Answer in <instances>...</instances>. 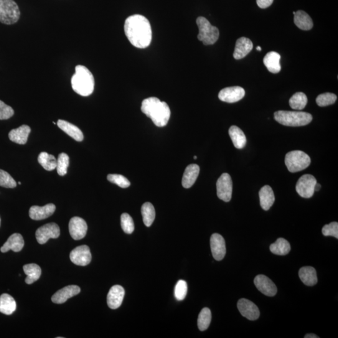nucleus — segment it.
Here are the masks:
<instances>
[{
    "label": "nucleus",
    "mask_w": 338,
    "mask_h": 338,
    "mask_svg": "<svg viewBox=\"0 0 338 338\" xmlns=\"http://www.w3.org/2000/svg\"><path fill=\"white\" fill-rule=\"evenodd\" d=\"M307 103V96L302 92L294 94L289 100V105L294 110H301L305 108Z\"/></svg>",
    "instance_id": "c9c22d12"
},
{
    "label": "nucleus",
    "mask_w": 338,
    "mask_h": 338,
    "mask_svg": "<svg viewBox=\"0 0 338 338\" xmlns=\"http://www.w3.org/2000/svg\"><path fill=\"white\" fill-rule=\"evenodd\" d=\"M295 14H296V12H293V15H295Z\"/></svg>",
    "instance_id": "3c124183"
},
{
    "label": "nucleus",
    "mask_w": 338,
    "mask_h": 338,
    "mask_svg": "<svg viewBox=\"0 0 338 338\" xmlns=\"http://www.w3.org/2000/svg\"><path fill=\"white\" fill-rule=\"evenodd\" d=\"M57 126L61 130L76 141L82 142L83 140V134L81 130L73 124L63 120H58Z\"/></svg>",
    "instance_id": "393cba45"
},
{
    "label": "nucleus",
    "mask_w": 338,
    "mask_h": 338,
    "mask_svg": "<svg viewBox=\"0 0 338 338\" xmlns=\"http://www.w3.org/2000/svg\"><path fill=\"white\" fill-rule=\"evenodd\" d=\"M124 31L127 39L134 47H148L152 41L151 25L146 17L141 15L130 16L126 20Z\"/></svg>",
    "instance_id": "f257e3e1"
},
{
    "label": "nucleus",
    "mask_w": 338,
    "mask_h": 338,
    "mask_svg": "<svg viewBox=\"0 0 338 338\" xmlns=\"http://www.w3.org/2000/svg\"><path fill=\"white\" fill-rule=\"evenodd\" d=\"M280 60L281 55L278 53L270 52L267 53L264 57L263 62L269 72L278 73L281 70Z\"/></svg>",
    "instance_id": "bb28decb"
},
{
    "label": "nucleus",
    "mask_w": 338,
    "mask_h": 338,
    "mask_svg": "<svg viewBox=\"0 0 338 338\" xmlns=\"http://www.w3.org/2000/svg\"><path fill=\"white\" fill-rule=\"evenodd\" d=\"M217 196L226 202H230L232 198L233 181L230 174L223 173L218 178L216 184Z\"/></svg>",
    "instance_id": "1a4fd4ad"
},
{
    "label": "nucleus",
    "mask_w": 338,
    "mask_h": 338,
    "mask_svg": "<svg viewBox=\"0 0 338 338\" xmlns=\"http://www.w3.org/2000/svg\"><path fill=\"white\" fill-rule=\"evenodd\" d=\"M319 336H317V335L314 334H307L305 335L304 338H319Z\"/></svg>",
    "instance_id": "49530a36"
},
{
    "label": "nucleus",
    "mask_w": 338,
    "mask_h": 338,
    "mask_svg": "<svg viewBox=\"0 0 338 338\" xmlns=\"http://www.w3.org/2000/svg\"><path fill=\"white\" fill-rule=\"evenodd\" d=\"M308 155L301 151L288 152L285 157V164L289 172L295 173L306 169L311 164Z\"/></svg>",
    "instance_id": "423d86ee"
},
{
    "label": "nucleus",
    "mask_w": 338,
    "mask_h": 338,
    "mask_svg": "<svg viewBox=\"0 0 338 338\" xmlns=\"http://www.w3.org/2000/svg\"><path fill=\"white\" fill-rule=\"evenodd\" d=\"M124 295H125V290L123 287L120 285L111 287L107 295L108 307L112 309L119 308L123 303Z\"/></svg>",
    "instance_id": "a211bd4d"
},
{
    "label": "nucleus",
    "mask_w": 338,
    "mask_h": 338,
    "mask_svg": "<svg viewBox=\"0 0 338 338\" xmlns=\"http://www.w3.org/2000/svg\"><path fill=\"white\" fill-rule=\"evenodd\" d=\"M254 283L257 289L267 296L273 297L278 292L276 284L268 277L263 274L257 276L254 278Z\"/></svg>",
    "instance_id": "f8f14e48"
},
{
    "label": "nucleus",
    "mask_w": 338,
    "mask_h": 338,
    "mask_svg": "<svg viewBox=\"0 0 338 338\" xmlns=\"http://www.w3.org/2000/svg\"><path fill=\"white\" fill-rule=\"evenodd\" d=\"M69 166V157L65 153H61L57 160V170L60 176H64L67 173L68 167Z\"/></svg>",
    "instance_id": "e433bc0d"
},
{
    "label": "nucleus",
    "mask_w": 338,
    "mask_h": 338,
    "mask_svg": "<svg viewBox=\"0 0 338 338\" xmlns=\"http://www.w3.org/2000/svg\"><path fill=\"white\" fill-rule=\"evenodd\" d=\"M14 109L0 100V120H7L14 115Z\"/></svg>",
    "instance_id": "c03bdc74"
},
{
    "label": "nucleus",
    "mask_w": 338,
    "mask_h": 338,
    "mask_svg": "<svg viewBox=\"0 0 338 338\" xmlns=\"http://www.w3.org/2000/svg\"><path fill=\"white\" fill-rule=\"evenodd\" d=\"M256 50H258V51H261V50H262V48H261V47H259V46H258V47H256Z\"/></svg>",
    "instance_id": "09e8293b"
},
{
    "label": "nucleus",
    "mask_w": 338,
    "mask_h": 338,
    "mask_svg": "<svg viewBox=\"0 0 338 338\" xmlns=\"http://www.w3.org/2000/svg\"><path fill=\"white\" fill-rule=\"evenodd\" d=\"M274 0H257V4L261 9H267L273 4Z\"/></svg>",
    "instance_id": "a18cd8bd"
},
{
    "label": "nucleus",
    "mask_w": 338,
    "mask_h": 338,
    "mask_svg": "<svg viewBox=\"0 0 338 338\" xmlns=\"http://www.w3.org/2000/svg\"><path fill=\"white\" fill-rule=\"evenodd\" d=\"M109 182L119 185L122 188H127L131 185V182L126 177L120 174H109L107 176Z\"/></svg>",
    "instance_id": "79ce46f5"
},
{
    "label": "nucleus",
    "mask_w": 338,
    "mask_h": 338,
    "mask_svg": "<svg viewBox=\"0 0 338 338\" xmlns=\"http://www.w3.org/2000/svg\"><path fill=\"white\" fill-rule=\"evenodd\" d=\"M317 180L313 175L306 174L299 178L296 186V190L300 196L309 199L312 197L315 192L314 187Z\"/></svg>",
    "instance_id": "6e6552de"
},
{
    "label": "nucleus",
    "mask_w": 338,
    "mask_h": 338,
    "mask_svg": "<svg viewBox=\"0 0 338 338\" xmlns=\"http://www.w3.org/2000/svg\"><path fill=\"white\" fill-rule=\"evenodd\" d=\"M211 311L207 307H204L200 311L198 317L197 325L200 331H204L209 327L211 322Z\"/></svg>",
    "instance_id": "f704fd0d"
},
{
    "label": "nucleus",
    "mask_w": 338,
    "mask_h": 338,
    "mask_svg": "<svg viewBox=\"0 0 338 338\" xmlns=\"http://www.w3.org/2000/svg\"><path fill=\"white\" fill-rule=\"evenodd\" d=\"M238 308L243 316L251 321H255L260 316L258 306L250 300L245 298L239 300Z\"/></svg>",
    "instance_id": "ddd939ff"
},
{
    "label": "nucleus",
    "mask_w": 338,
    "mask_h": 338,
    "mask_svg": "<svg viewBox=\"0 0 338 338\" xmlns=\"http://www.w3.org/2000/svg\"><path fill=\"white\" fill-rule=\"evenodd\" d=\"M24 240L22 236L19 233H15L10 236L7 242L1 248L2 253H7L10 250L14 252H20L24 248Z\"/></svg>",
    "instance_id": "412c9836"
},
{
    "label": "nucleus",
    "mask_w": 338,
    "mask_h": 338,
    "mask_svg": "<svg viewBox=\"0 0 338 338\" xmlns=\"http://www.w3.org/2000/svg\"><path fill=\"white\" fill-rule=\"evenodd\" d=\"M337 100V96L334 93H324L317 96L316 103L319 106L332 105Z\"/></svg>",
    "instance_id": "4c0bfd02"
},
{
    "label": "nucleus",
    "mask_w": 338,
    "mask_h": 338,
    "mask_svg": "<svg viewBox=\"0 0 338 338\" xmlns=\"http://www.w3.org/2000/svg\"><path fill=\"white\" fill-rule=\"evenodd\" d=\"M229 134L236 149H241L245 147L247 141L242 130L237 126H233L229 130Z\"/></svg>",
    "instance_id": "cd10ccee"
},
{
    "label": "nucleus",
    "mask_w": 338,
    "mask_h": 338,
    "mask_svg": "<svg viewBox=\"0 0 338 338\" xmlns=\"http://www.w3.org/2000/svg\"><path fill=\"white\" fill-rule=\"evenodd\" d=\"M121 227L126 234H132L134 232L135 226L133 219L131 215L124 213L121 215Z\"/></svg>",
    "instance_id": "58836bf2"
},
{
    "label": "nucleus",
    "mask_w": 338,
    "mask_h": 338,
    "mask_svg": "<svg viewBox=\"0 0 338 338\" xmlns=\"http://www.w3.org/2000/svg\"><path fill=\"white\" fill-rule=\"evenodd\" d=\"M200 167L197 164H190L186 167L183 175L182 184L185 189H189L194 184L199 176Z\"/></svg>",
    "instance_id": "4be33fe9"
},
{
    "label": "nucleus",
    "mask_w": 338,
    "mask_h": 338,
    "mask_svg": "<svg viewBox=\"0 0 338 338\" xmlns=\"http://www.w3.org/2000/svg\"><path fill=\"white\" fill-rule=\"evenodd\" d=\"M88 226L84 219L79 217H73L69 222V232L73 240L78 241L85 237Z\"/></svg>",
    "instance_id": "2eb2a0df"
},
{
    "label": "nucleus",
    "mask_w": 338,
    "mask_h": 338,
    "mask_svg": "<svg viewBox=\"0 0 338 338\" xmlns=\"http://www.w3.org/2000/svg\"><path fill=\"white\" fill-rule=\"evenodd\" d=\"M141 213L144 224L147 227L151 226L156 218V210H155L153 205L150 202L145 203L142 205Z\"/></svg>",
    "instance_id": "473e14b6"
},
{
    "label": "nucleus",
    "mask_w": 338,
    "mask_h": 338,
    "mask_svg": "<svg viewBox=\"0 0 338 338\" xmlns=\"http://www.w3.org/2000/svg\"><path fill=\"white\" fill-rule=\"evenodd\" d=\"M321 185H320L319 184H317V183H316V184L315 185L314 187L315 191H319V189H321Z\"/></svg>",
    "instance_id": "de8ad7c7"
},
{
    "label": "nucleus",
    "mask_w": 338,
    "mask_h": 338,
    "mask_svg": "<svg viewBox=\"0 0 338 338\" xmlns=\"http://www.w3.org/2000/svg\"><path fill=\"white\" fill-rule=\"evenodd\" d=\"M60 235L59 226L54 222L47 223L38 229L36 231L37 240L40 245H44L51 238H58Z\"/></svg>",
    "instance_id": "9d476101"
},
{
    "label": "nucleus",
    "mask_w": 338,
    "mask_h": 338,
    "mask_svg": "<svg viewBox=\"0 0 338 338\" xmlns=\"http://www.w3.org/2000/svg\"><path fill=\"white\" fill-rule=\"evenodd\" d=\"M55 209L56 206L53 204H48L43 207L34 205L30 209L29 215L33 220H43L50 217L55 212Z\"/></svg>",
    "instance_id": "6ab92c4d"
},
{
    "label": "nucleus",
    "mask_w": 338,
    "mask_h": 338,
    "mask_svg": "<svg viewBox=\"0 0 338 338\" xmlns=\"http://www.w3.org/2000/svg\"><path fill=\"white\" fill-rule=\"evenodd\" d=\"M253 44L250 39L246 37H241L236 42L234 57L236 60L242 59L253 50Z\"/></svg>",
    "instance_id": "aec40b11"
},
{
    "label": "nucleus",
    "mask_w": 338,
    "mask_h": 338,
    "mask_svg": "<svg viewBox=\"0 0 338 338\" xmlns=\"http://www.w3.org/2000/svg\"><path fill=\"white\" fill-rule=\"evenodd\" d=\"M17 182L9 173L0 169V186L5 188H15Z\"/></svg>",
    "instance_id": "ea45409f"
},
{
    "label": "nucleus",
    "mask_w": 338,
    "mask_h": 338,
    "mask_svg": "<svg viewBox=\"0 0 338 338\" xmlns=\"http://www.w3.org/2000/svg\"><path fill=\"white\" fill-rule=\"evenodd\" d=\"M0 225H1V218H0Z\"/></svg>",
    "instance_id": "603ef678"
},
{
    "label": "nucleus",
    "mask_w": 338,
    "mask_h": 338,
    "mask_svg": "<svg viewBox=\"0 0 338 338\" xmlns=\"http://www.w3.org/2000/svg\"><path fill=\"white\" fill-rule=\"evenodd\" d=\"M70 259L71 261L75 265L87 266L91 261L90 248L86 245L78 246L70 253Z\"/></svg>",
    "instance_id": "9b49d317"
},
{
    "label": "nucleus",
    "mask_w": 338,
    "mask_h": 338,
    "mask_svg": "<svg viewBox=\"0 0 338 338\" xmlns=\"http://www.w3.org/2000/svg\"><path fill=\"white\" fill-rule=\"evenodd\" d=\"M141 110L159 127L166 126L170 118L169 105L156 97L145 99L142 103Z\"/></svg>",
    "instance_id": "f03ea898"
},
{
    "label": "nucleus",
    "mask_w": 338,
    "mask_h": 338,
    "mask_svg": "<svg viewBox=\"0 0 338 338\" xmlns=\"http://www.w3.org/2000/svg\"><path fill=\"white\" fill-rule=\"evenodd\" d=\"M71 83L73 90L78 95L88 96L93 92L95 80L92 73L85 66H76Z\"/></svg>",
    "instance_id": "7ed1b4c3"
},
{
    "label": "nucleus",
    "mask_w": 338,
    "mask_h": 338,
    "mask_svg": "<svg viewBox=\"0 0 338 338\" xmlns=\"http://www.w3.org/2000/svg\"><path fill=\"white\" fill-rule=\"evenodd\" d=\"M274 119L281 125L289 127H300L311 123V114L304 111L280 110L274 113Z\"/></svg>",
    "instance_id": "20e7f679"
},
{
    "label": "nucleus",
    "mask_w": 338,
    "mask_h": 338,
    "mask_svg": "<svg viewBox=\"0 0 338 338\" xmlns=\"http://www.w3.org/2000/svg\"><path fill=\"white\" fill-rule=\"evenodd\" d=\"M17 309L16 301L14 297L8 294L0 296V312L6 315H11Z\"/></svg>",
    "instance_id": "c85d7f7f"
},
{
    "label": "nucleus",
    "mask_w": 338,
    "mask_h": 338,
    "mask_svg": "<svg viewBox=\"0 0 338 338\" xmlns=\"http://www.w3.org/2000/svg\"><path fill=\"white\" fill-rule=\"evenodd\" d=\"M294 24L299 29L309 30L313 27V22L311 18L307 13L299 10L296 12L294 18Z\"/></svg>",
    "instance_id": "c756f323"
},
{
    "label": "nucleus",
    "mask_w": 338,
    "mask_h": 338,
    "mask_svg": "<svg viewBox=\"0 0 338 338\" xmlns=\"http://www.w3.org/2000/svg\"><path fill=\"white\" fill-rule=\"evenodd\" d=\"M30 132L31 128L29 126L23 125L10 131L9 134V139L15 143L24 145L27 143Z\"/></svg>",
    "instance_id": "5701e85b"
},
{
    "label": "nucleus",
    "mask_w": 338,
    "mask_h": 338,
    "mask_svg": "<svg viewBox=\"0 0 338 338\" xmlns=\"http://www.w3.org/2000/svg\"><path fill=\"white\" fill-rule=\"evenodd\" d=\"M270 251L272 253L279 256H285L291 251V245L285 239L279 238L275 243L270 246Z\"/></svg>",
    "instance_id": "2f4dec72"
},
{
    "label": "nucleus",
    "mask_w": 338,
    "mask_h": 338,
    "mask_svg": "<svg viewBox=\"0 0 338 338\" xmlns=\"http://www.w3.org/2000/svg\"><path fill=\"white\" fill-rule=\"evenodd\" d=\"M38 161L48 171H52L57 168V160L53 155L48 154L47 152H41L38 157Z\"/></svg>",
    "instance_id": "72a5a7b5"
},
{
    "label": "nucleus",
    "mask_w": 338,
    "mask_h": 338,
    "mask_svg": "<svg viewBox=\"0 0 338 338\" xmlns=\"http://www.w3.org/2000/svg\"><path fill=\"white\" fill-rule=\"evenodd\" d=\"M197 156H194V159H197Z\"/></svg>",
    "instance_id": "8fccbe9b"
},
{
    "label": "nucleus",
    "mask_w": 338,
    "mask_h": 338,
    "mask_svg": "<svg viewBox=\"0 0 338 338\" xmlns=\"http://www.w3.org/2000/svg\"><path fill=\"white\" fill-rule=\"evenodd\" d=\"M210 244L213 258L216 261L222 260L226 254L224 239L218 234H213L210 238Z\"/></svg>",
    "instance_id": "dca6fc26"
},
{
    "label": "nucleus",
    "mask_w": 338,
    "mask_h": 338,
    "mask_svg": "<svg viewBox=\"0 0 338 338\" xmlns=\"http://www.w3.org/2000/svg\"><path fill=\"white\" fill-rule=\"evenodd\" d=\"M24 271L26 274L25 282L28 284H32L39 279L42 274V269L36 264H26L24 266Z\"/></svg>",
    "instance_id": "7c9ffc66"
},
{
    "label": "nucleus",
    "mask_w": 338,
    "mask_h": 338,
    "mask_svg": "<svg viewBox=\"0 0 338 338\" xmlns=\"http://www.w3.org/2000/svg\"><path fill=\"white\" fill-rule=\"evenodd\" d=\"M187 293V284L184 280H179L175 287L174 294L178 301H182L186 297Z\"/></svg>",
    "instance_id": "a19ab883"
},
{
    "label": "nucleus",
    "mask_w": 338,
    "mask_h": 338,
    "mask_svg": "<svg viewBox=\"0 0 338 338\" xmlns=\"http://www.w3.org/2000/svg\"><path fill=\"white\" fill-rule=\"evenodd\" d=\"M80 293V288L78 286L70 285L58 291L52 297V301L55 304H63L68 299L77 295Z\"/></svg>",
    "instance_id": "f3484780"
},
{
    "label": "nucleus",
    "mask_w": 338,
    "mask_h": 338,
    "mask_svg": "<svg viewBox=\"0 0 338 338\" xmlns=\"http://www.w3.org/2000/svg\"><path fill=\"white\" fill-rule=\"evenodd\" d=\"M259 195L261 207L264 210H268L275 201L273 189L269 185H265L261 188Z\"/></svg>",
    "instance_id": "b1692460"
},
{
    "label": "nucleus",
    "mask_w": 338,
    "mask_h": 338,
    "mask_svg": "<svg viewBox=\"0 0 338 338\" xmlns=\"http://www.w3.org/2000/svg\"><path fill=\"white\" fill-rule=\"evenodd\" d=\"M20 17L19 7L14 0H0V22L14 25L19 21Z\"/></svg>",
    "instance_id": "0eeeda50"
},
{
    "label": "nucleus",
    "mask_w": 338,
    "mask_h": 338,
    "mask_svg": "<svg viewBox=\"0 0 338 338\" xmlns=\"http://www.w3.org/2000/svg\"><path fill=\"white\" fill-rule=\"evenodd\" d=\"M199 33L197 38L204 45L214 44L219 37V31L217 27H213L204 17H200L196 20Z\"/></svg>",
    "instance_id": "39448f33"
},
{
    "label": "nucleus",
    "mask_w": 338,
    "mask_h": 338,
    "mask_svg": "<svg viewBox=\"0 0 338 338\" xmlns=\"http://www.w3.org/2000/svg\"><path fill=\"white\" fill-rule=\"evenodd\" d=\"M299 276L302 283L307 286H313L317 283L316 271L313 267H302L299 269Z\"/></svg>",
    "instance_id": "a878e982"
},
{
    "label": "nucleus",
    "mask_w": 338,
    "mask_h": 338,
    "mask_svg": "<svg viewBox=\"0 0 338 338\" xmlns=\"http://www.w3.org/2000/svg\"><path fill=\"white\" fill-rule=\"evenodd\" d=\"M322 233L324 236H332L338 239V223L332 222L322 228Z\"/></svg>",
    "instance_id": "37998d69"
},
{
    "label": "nucleus",
    "mask_w": 338,
    "mask_h": 338,
    "mask_svg": "<svg viewBox=\"0 0 338 338\" xmlns=\"http://www.w3.org/2000/svg\"><path fill=\"white\" fill-rule=\"evenodd\" d=\"M245 95V90L241 86H231L223 88L218 93V98L227 103H235L240 101Z\"/></svg>",
    "instance_id": "4468645a"
}]
</instances>
